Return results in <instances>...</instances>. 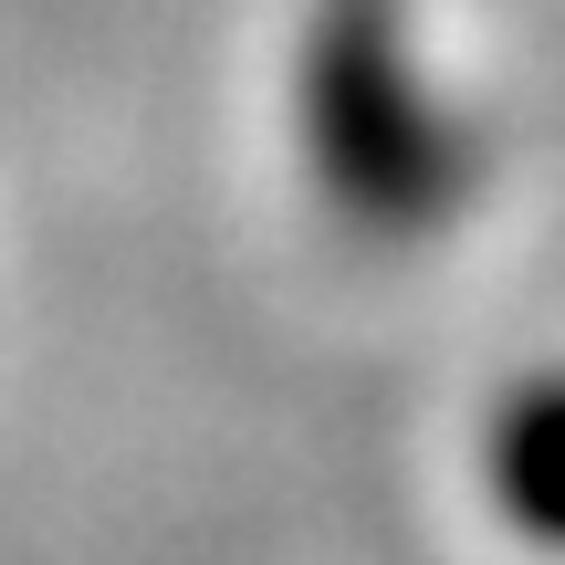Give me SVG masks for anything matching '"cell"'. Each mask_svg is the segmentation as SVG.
Listing matches in <instances>:
<instances>
[{
    "label": "cell",
    "mask_w": 565,
    "mask_h": 565,
    "mask_svg": "<svg viewBox=\"0 0 565 565\" xmlns=\"http://www.w3.org/2000/svg\"><path fill=\"white\" fill-rule=\"evenodd\" d=\"M303 147H315L324 200L366 231H408L450 200V147L419 116L387 0H324L315 53H303Z\"/></svg>",
    "instance_id": "1"
},
{
    "label": "cell",
    "mask_w": 565,
    "mask_h": 565,
    "mask_svg": "<svg viewBox=\"0 0 565 565\" xmlns=\"http://www.w3.org/2000/svg\"><path fill=\"white\" fill-rule=\"evenodd\" d=\"M492 471H503V503L524 513L534 534H565V387L524 398L492 440Z\"/></svg>",
    "instance_id": "2"
}]
</instances>
